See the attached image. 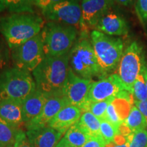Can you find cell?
I'll use <instances>...</instances> for the list:
<instances>
[{
    "label": "cell",
    "instance_id": "cell-36",
    "mask_svg": "<svg viewBox=\"0 0 147 147\" xmlns=\"http://www.w3.org/2000/svg\"><path fill=\"white\" fill-rule=\"evenodd\" d=\"M113 1H116L119 4L125 5V6H127V5L131 4L132 3V0H113Z\"/></svg>",
    "mask_w": 147,
    "mask_h": 147
},
{
    "label": "cell",
    "instance_id": "cell-30",
    "mask_svg": "<svg viewBox=\"0 0 147 147\" xmlns=\"http://www.w3.org/2000/svg\"><path fill=\"white\" fill-rule=\"evenodd\" d=\"M12 147H34L33 144L29 140L27 136L26 132L23 129L18 132L17 137H16V142Z\"/></svg>",
    "mask_w": 147,
    "mask_h": 147
},
{
    "label": "cell",
    "instance_id": "cell-26",
    "mask_svg": "<svg viewBox=\"0 0 147 147\" xmlns=\"http://www.w3.org/2000/svg\"><path fill=\"white\" fill-rule=\"evenodd\" d=\"M132 95H133L134 101L143 102L147 100L146 84L142 72L140 74L134 82Z\"/></svg>",
    "mask_w": 147,
    "mask_h": 147
},
{
    "label": "cell",
    "instance_id": "cell-20",
    "mask_svg": "<svg viewBox=\"0 0 147 147\" xmlns=\"http://www.w3.org/2000/svg\"><path fill=\"white\" fill-rule=\"evenodd\" d=\"M91 136L78 121L65 132L63 138L71 146L82 147Z\"/></svg>",
    "mask_w": 147,
    "mask_h": 147
},
{
    "label": "cell",
    "instance_id": "cell-12",
    "mask_svg": "<svg viewBox=\"0 0 147 147\" xmlns=\"http://www.w3.org/2000/svg\"><path fill=\"white\" fill-rule=\"evenodd\" d=\"M69 104L68 100L63 95L50 96L40 115L25 126L27 130L48 126V124L54 118L55 116L62 108Z\"/></svg>",
    "mask_w": 147,
    "mask_h": 147
},
{
    "label": "cell",
    "instance_id": "cell-23",
    "mask_svg": "<svg viewBox=\"0 0 147 147\" xmlns=\"http://www.w3.org/2000/svg\"><path fill=\"white\" fill-rule=\"evenodd\" d=\"M131 132H136L140 130L146 129L147 123L144 117L135 105L132 106L127 118L123 122Z\"/></svg>",
    "mask_w": 147,
    "mask_h": 147
},
{
    "label": "cell",
    "instance_id": "cell-19",
    "mask_svg": "<svg viewBox=\"0 0 147 147\" xmlns=\"http://www.w3.org/2000/svg\"><path fill=\"white\" fill-rule=\"evenodd\" d=\"M134 102L133 95L125 90L121 91L114 97L112 104L115 108L121 122H124L131 111Z\"/></svg>",
    "mask_w": 147,
    "mask_h": 147
},
{
    "label": "cell",
    "instance_id": "cell-31",
    "mask_svg": "<svg viewBox=\"0 0 147 147\" xmlns=\"http://www.w3.org/2000/svg\"><path fill=\"white\" fill-rule=\"evenodd\" d=\"M136 11L141 21L147 23V0H137Z\"/></svg>",
    "mask_w": 147,
    "mask_h": 147
},
{
    "label": "cell",
    "instance_id": "cell-1",
    "mask_svg": "<svg viewBox=\"0 0 147 147\" xmlns=\"http://www.w3.org/2000/svg\"><path fill=\"white\" fill-rule=\"evenodd\" d=\"M69 69L68 55L61 57L46 56L32 74L36 89L49 97L63 95Z\"/></svg>",
    "mask_w": 147,
    "mask_h": 147
},
{
    "label": "cell",
    "instance_id": "cell-25",
    "mask_svg": "<svg viewBox=\"0 0 147 147\" xmlns=\"http://www.w3.org/2000/svg\"><path fill=\"white\" fill-rule=\"evenodd\" d=\"M114 97L108 100L101 101L97 102H88L87 105L84 106L82 113L89 111L97 117L100 121L106 120V113L108 106L113 102Z\"/></svg>",
    "mask_w": 147,
    "mask_h": 147
},
{
    "label": "cell",
    "instance_id": "cell-14",
    "mask_svg": "<svg viewBox=\"0 0 147 147\" xmlns=\"http://www.w3.org/2000/svg\"><path fill=\"white\" fill-rule=\"evenodd\" d=\"M95 29V30L110 36H126L129 32V27L125 20L119 14L110 11L100 18Z\"/></svg>",
    "mask_w": 147,
    "mask_h": 147
},
{
    "label": "cell",
    "instance_id": "cell-9",
    "mask_svg": "<svg viewBox=\"0 0 147 147\" xmlns=\"http://www.w3.org/2000/svg\"><path fill=\"white\" fill-rule=\"evenodd\" d=\"M42 12L51 22L71 25L78 29L83 27L81 5L77 0H63Z\"/></svg>",
    "mask_w": 147,
    "mask_h": 147
},
{
    "label": "cell",
    "instance_id": "cell-35",
    "mask_svg": "<svg viewBox=\"0 0 147 147\" xmlns=\"http://www.w3.org/2000/svg\"><path fill=\"white\" fill-rule=\"evenodd\" d=\"M134 105L138 108L140 111L142 113L143 116L146 119L147 123V100L143 102H138V101H134Z\"/></svg>",
    "mask_w": 147,
    "mask_h": 147
},
{
    "label": "cell",
    "instance_id": "cell-18",
    "mask_svg": "<svg viewBox=\"0 0 147 147\" xmlns=\"http://www.w3.org/2000/svg\"><path fill=\"white\" fill-rule=\"evenodd\" d=\"M0 118L16 127L21 128L24 124L23 103L16 101L0 102Z\"/></svg>",
    "mask_w": 147,
    "mask_h": 147
},
{
    "label": "cell",
    "instance_id": "cell-16",
    "mask_svg": "<svg viewBox=\"0 0 147 147\" xmlns=\"http://www.w3.org/2000/svg\"><path fill=\"white\" fill-rule=\"evenodd\" d=\"M82 113L80 108L69 104L62 108L48 124V126L65 134L73 125L80 120Z\"/></svg>",
    "mask_w": 147,
    "mask_h": 147
},
{
    "label": "cell",
    "instance_id": "cell-21",
    "mask_svg": "<svg viewBox=\"0 0 147 147\" xmlns=\"http://www.w3.org/2000/svg\"><path fill=\"white\" fill-rule=\"evenodd\" d=\"M37 0H0V12L8 10L12 13H34Z\"/></svg>",
    "mask_w": 147,
    "mask_h": 147
},
{
    "label": "cell",
    "instance_id": "cell-15",
    "mask_svg": "<svg viewBox=\"0 0 147 147\" xmlns=\"http://www.w3.org/2000/svg\"><path fill=\"white\" fill-rule=\"evenodd\" d=\"M26 134L34 147H56L63 136L49 126L27 130Z\"/></svg>",
    "mask_w": 147,
    "mask_h": 147
},
{
    "label": "cell",
    "instance_id": "cell-2",
    "mask_svg": "<svg viewBox=\"0 0 147 147\" xmlns=\"http://www.w3.org/2000/svg\"><path fill=\"white\" fill-rule=\"evenodd\" d=\"M43 27L42 18L34 13H12L0 17V33L10 49L40 34Z\"/></svg>",
    "mask_w": 147,
    "mask_h": 147
},
{
    "label": "cell",
    "instance_id": "cell-28",
    "mask_svg": "<svg viewBox=\"0 0 147 147\" xmlns=\"http://www.w3.org/2000/svg\"><path fill=\"white\" fill-rule=\"evenodd\" d=\"M129 147H147V130L142 129L131 133L127 136Z\"/></svg>",
    "mask_w": 147,
    "mask_h": 147
},
{
    "label": "cell",
    "instance_id": "cell-27",
    "mask_svg": "<svg viewBox=\"0 0 147 147\" xmlns=\"http://www.w3.org/2000/svg\"><path fill=\"white\" fill-rule=\"evenodd\" d=\"M119 134V129L106 120L101 121L100 136L106 144L114 142L116 136Z\"/></svg>",
    "mask_w": 147,
    "mask_h": 147
},
{
    "label": "cell",
    "instance_id": "cell-33",
    "mask_svg": "<svg viewBox=\"0 0 147 147\" xmlns=\"http://www.w3.org/2000/svg\"><path fill=\"white\" fill-rule=\"evenodd\" d=\"M8 61V53L6 48L0 40V72L5 69Z\"/></svg>",
    "mask_w": 147,
    "mask_h": 147
},
{
    "label": "cell",
    "instance_id": "cell-5",
    "mask_svg": "<svg viewBox=\"0 0 147 147\" xmlns=\"http://www.w3.org/2000/svg\"><path fill=\"white\" fill-rule=\"evenodd\" d=\"M81 36L76 40L68 54L69 67L78 76L88 80L104 76L91 40L86 38L85 34Z\"/></svg>",
    "mask_w": 147,
    "mask_h": 147
},
{
    "label": "cell",
    "instance_id": "cell-38",
    "mask_svg": "<svg viewBox=\"0 0 147 147\" xmlns=\"http://www.w3.org/2000/svg\"><path fill=\"white\" fill-rule=\"evenodd\" d=\"M142 72L144 74L145 81H146V88H147V64L145 63L144 67H143V69L142 70Z\"/></svg>",
    "mask_w": 147,
    "mask_h": 147
},
{
    "label": "cell",
    "instance_id": "cell-22",
    "mask_svg": "<svg viewBox=\"0 0 147 147\" xmlns=\"http://www.w3.org/2000/svg\"><path fill=\"white\" fill-rule=\"evenodd\" d=\"M21 128L11 125L0 118V147H12Z\"/></svg>",
    "mask_w": 147,
    "mask_h": 147
},
{
    "label": "cell",
    "instance_id": "cell-24",
    "mask_svg": "<svg viewBox=\"0 0 147 147\" xmlns=\"http://www.w3.org/2000/svg\"><path fill=\"white\" fill-rule=\"evenodd\" d=\"M78 122L90 136H100L101 121L91 112L86 111L82 113Z\"/></svg>",
    "mask_w": 147,
    "mask_h": 147
},
{
    "label": "cell",
    "instance_id": "cell-29",
    "mask_svg": "<svg viewBox=\"0 0 147 147\" xmlns=\"http://www.w3.org/2000/svg\"><path fill=\"white\" fill-rule=\"evenodd\" d=\"M106 120L109 121L110 123H112L114 126L118 128L119 129V127L122 123L121 121L119 119L117 112H116L115 108L114 107L113 104L112 102L108 106L107 110H106Z\"/></svg>",
    "mask_w": 147,
    "mask_h": 147
},
{
    "label": "cell",
    "instance_id": "cell-39",
    "mask_svg": "<svg viewBox=\"0 0 147 147\" xmlns=\"http://www.w3.org/2000/svg\"><path fill=\"white\" fill-rule=\"evenodd\" d=\"M112 147H129V142L127 140L126 142L123 143V144H117L113 146Z\"/></svg>",
    "mask_w": 147,
    "mask_h": 147
},
{
    "label": "cell",
    "instance_id": "cell-4",
    "mask_svg": "<svg viewBox=\"0 0 147 147\" xmlns=\"http://www.w3.org/2000/svg\"><path fill=\"white\" fill-rule=\"evenodd\" d=\"M46 56L68 55L76 41L78 29L63 23L49 22L40 32Z\"/></svg>",
    "mask_w": 147,
    "mask_h": 147
},
{
    "label": "cell",
    "instance_id": "cell-34",
    "mask_svg": "<svg viewBox=\"0 0 147 147\" xmlns=\"http://www.w3.org/2000/svg\"><path fill=\"white\" fill-rule=\"evenodd\" d=\"M61 1L63 0H37L36 6L44 11Z\"/></svg>",
    "mask_w": 147,
    "mask_h": 147
},
{
    "label": "cell",
    "instance_id": "cell-10",
    "mask_svg": "<svg viewBox=\"0 0 147 147\" xmlns=\"http://www.w3.org/2000/svg\"><path fill=\"white\" fill-rule=\"evenodd\" d=\"M92 82V80L78 76L69 67L68 76L62 90V94L67 98L69 104L77 106L82 112L88 103V94Z\"/></svg>",
    "mask_w": 147,
    "mask_h": 147
},
{
    "label": "cell",
    "instance_id": "cell-13",
    "mask_svg": "<svg viewBox=\"0 0 147 147\" xmlns=\"http://www.w3.org/2000/svg\"><path fill=\"white\" fill-rule=\"evenodd\" d=\"M113 0H82L83 27H95L100 19L110 10Z\"/></svg>",
    "mask_w": 147,
    "mask_h": 147
},
{
    "label": "cell",
    "instance_id": "cell-17",
    "mask_svg": "<svg viewBox=\"0 0 147 147\" xmlns=\"http://www.w3.org/2000/svg\"><path fill=\"white\" fill-rule=\"evenodd\" d=\"M49 96L36 89L23 102V117L25 126L40 115Z\"/></svg>",
    "mask_w": 147,
    "mask_h": 147
},
{
    "label": "cell",
    "instance_id": "cell-8",
    "mask_svg": "<svg viewBox=\"0 0 147 147\" xmlns=\"http://www.w3.org/2000/svg\"><path fill=\"white\" fill-rule=\"evenodd\" d=\"M45 57L41 34L11 49V58L14 67L30 73L43 61Z\"/></svg>",
    "mask_w": 147,
    "mask_h": 147
},
{
    "label": "cell",
    "instance_id": "cell-3",
    "mask_svg": "<svg viewBox=\"0 0 147 147\" xmlns=\"http://www.w3.org/2000/svg\"><path fill=\"white\" fill-rule=\"evenodd\" d=\"M36 89V82L29 71L14 66L0 72V102L16 101L23 103Z\"/></svg>",
    "mask_w": 147,
    "mask_h": 147
},
{
    "label": "cell",
    "instance_id": "cell-32",
    "mask_svg": "<svg viewBox=\"0 0 147 147\" xmlns=\"http://www.w3.org/2000/svg\"><path fill=\"white\" fill-rule=\"evenodd\" d=\"M106 143L101 136H91L82 147H106Z\"/></svg>",
    "mask_w": 147,
    "mask_h": 147
},
{
    "label": "cell",
    "instance_id": "cell-11",
    "mask_svg": "<svg viewBox=\"0 0 147 147\" xmlns=\"http://www.w3.org/2000/svg\"><path fill=\"white\" fill-rule=\"evenodd\" d=\"M125 90L117 74L98 81H93L88 94V102H97L115 97Z\"/></svg>",
    "mask_w": 147,
    "mask_h": 147
},
{
    "label": "cell",
    "instance_id": "cell-6",
    "mask_svg": "<svg viewBox=\"0 0 147 147\" xmlns=\"http://www.w3.org/2000/svg\"><path fill=\"white\" fill-rule=\"evenodd\" d=\"M91 42L104 76L115 70L124 52L123 40L93 30L91 33Z\"/></svg>",
    "mask_w": 147,
    "mask_h": 147
},
{
    "label": "cell",
    "instance_id": "cell-37",
    "mask_svg": "<svg viewBox=\"0 0 147 147\" xmlns=\"http://www.w3.org/2000/svg\"><path fill=\"white\" fill-rule=\"evenodd\" d=\"M56 147H73V146H71L69 144H67V143L64 140L63 138H62L61 140L59 141V142L57 145L56 146Z\"/></svg>",
    "mask_w": 147,
    "mask_h": 147
},
{
    "label": "cell",
    "instance_id": "cell-7",
    "mask_svg": "<svg viewBox=\"0 0 147 147\" xmlns=\"http://www.w3.org/2000/svg\"><path fill=\"white\" fill-rule=\"evenodd\" d=\"M142 48L134 41L123 52L117 69V76L125 91L132 94L134 84L144 65Z\"/></svg>",
    "mask_w": 147,
    "mask_h": 147
}]
</instances>
